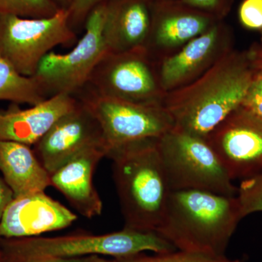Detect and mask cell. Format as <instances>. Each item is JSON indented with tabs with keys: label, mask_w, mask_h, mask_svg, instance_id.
<instances>
[{
	"label": "cell",
	"mask_w": 262,
	"mask_h": 262,
	"mask_svg": "<svg viewBox=\"0 0 262 262\" xmlns=\"http://www.w3.org/2000/svg\"><path fill=\"white\" fill-rule=\"evenodd\" d=\"M256 72L249 49H233L194 82L167 93L163 106L175 128L206 139L241 107Z\"/></svg>",
	"instance_id": "obj_1"
},
{
	"label": "cell",
	"mask_w": 262,
	"mask_h": 262,
	"mask_svg": "<svg viewBox=\"0 0 262 262\" xmlns=\"http://www.w3.org/2000/svg\"><path fill=\"white\" fill-rule=\"evenodd\" d=\"M241 220L236 196L173 190L155 232L179 251L223 256Z\"/></svg>",
	"instance_id": "obj_2"
},
{
	"label": "cell",
	"mask_w": 262,
	"mask_h": 262,
	"mask_svg": "<svg viewBox=\"0 0 262 262\" xmlns=\"http://www.w3.org/2000/svg\"><path fill=\"white\" fill-rule=\"evenodd\" d=\"M106 158L113 161L124 228L155 232L172 191L160 158L158 139L114 148Z\"/></svg>",
	"instance_id": "obj_3"
},
{
	"label": "cell",
	"mask_w": 262,
	"mask_h": 262,
	"mask_svg": "<svg viewBox=\"0 0 262 262\" xmlns=\"http://www.w3.org/2000/svg\"><path fill=\"white\" fill-rule=\"evenodd\" d=\"M0 242L2 258L10 261L89 256L120 258L145 251L163 253L177 250L154 231L143 232L127 228L103 234L76 233L53 237H0Z\"/></svg>",
	"instance_id": "obj_4"
},
{
	"label": "cell",
	"mask_w": 262,
	"mask_h": 262,
	"mask_svg": "<svg viewBox=\"0 0 262 262\" xmlns=\"http://www.w3.org/2000/svg\"><path fill=\"white\" fill-rule=\"evenodd\" d=\"M158 148L172 191L237 195L228 170L207 139L174 127L158 138Z\"/></svg>",
	"instance_id": "obj_5"
},
{
	"label": "cell",
	"mask_w": 262,
	"mask_h": 262,
	"mask_svg": "<svg viewBox=\"0 0 262 262\" xmlns=\"http://www.w3.org/2000/svg\"><path fill=\"white\" fill-rule=\"evenodd\" d=\"M77 39L65 8L47 18L0 13V56L24 76L33 77L52 49L72 46Z\"/></svg>",
	"instance_id": "obj_6"
},
{
	"label": "cell",
	"mask_w": 262,
	"mask_h": 262,
	"mask_svg": "<svg viewBox=\"0 0 262 262\" xmlns=\"http://www.w3.org/2000/svg\"><path fill=\"white\" fill-rule=\"evenodd\" d=\"M75 97L97 120L107 153L134 141L158 139L175 127L173 119L163 105L107 97L87 87Z\"/></svg>",
	"instance_id": "obj_7"
},
{
	"label": "cell",
	"mask_w": 262,
	"mask_h": 262,
	"mask_svg": "<svg viewBox=\"0 0 262 262\" xmlns=\"http://www.w3.org/2000/svg\"><path fill=\"white\" fill-rule=\"evenodd\" d=\"M104 3L90 13L83 36L68 53L50 52L38 66L35 77L48 98L59 94L75 96L89 83L98 62L107 52L103 37Z\"/></svg>",
	"instance_id": "obj_8"
},
{
	"label": "cell",
	"mask_w": 262,
	"mask_h": 262,
	"mask_svg": "<svg viewBox=\"0 0 262 262\" xmlns=\"http://www.w3.org/2000/svg\"><path fill=\"white\" fill-rule=\"evenodd\" d=\"M107 97L147 104L163 105L157 63L144 48L122 53L106 52L85 86Z\"/></svg>",
	"instance_id": "obj_9"
},
{
	"label": "cell",
	"mask_w": 262,
	"mask_h": 262,
	"mask_svg": "<svg viewBox=\"0 0 262 262\" xmlns=\"http://www.w3.org/2000/svg\"><path fill=\"white\" fill-rule=\"evenodd\" d=\"M232 180L262 172V118L239 107L207 137Z\"/></svg>",
	"instance_id": "obj_10"
},
{
	"label": "cell",
	"mask_w": 262,
	"mask_h": 262,
	"mask_svg": "<svg viewBox=\"0 0 262 262\" xmlns=\"http://www.w3.org/2000/svg\"><path fill=\"white\" fill-rule=\"evenodd\" d=\"M233 45L232 29L223 20L219 21L171 56L156 62L162 89L167 94L194 82L232 51Z\"/></svg>",
	"instance_id": "obj_11"
},
{
	"label": "cell",
	"mask_w": 262,
	"mask_h": 262,
	"mask_svg": "<svg viewBox=\"0 0 262 262\" xmlns=\"http://www.w3.org/2000/svg\"><path fill=\"white\" fill-rule=\"evenodd\" d=\"M98 145L105 146L101 127L78 100L77 106L60 117L33 150L51 174L81 151Z\"/></svg>",
	"instance_id": "obj_12"
},
{
	"label": "cell",
	"mask_w": 262,
	"mask_h": 262,
	"mask_svg": "<svg viewBox=\"0 0 262 262\" xmlns=\"http://www.w3.org/2000/svg\"><path fill=\"white\" fill-rule=\"evenodd\" d=\"M221 20L183 4L180 0H157L146 50L158 62Z\"/></svg>",
	"instance_id": "obj_13"
},
{
	"label": "cell",
	"mask_w": 262,
	"mask_h": 262,
	"mask_svg": "<svg viewBox=\"0 0 262 262\" xmlns=\"http://www.w3.org/2000/svg\"><path fill=\"white\" fill-rule=\"evenodd\" d=\"M77 220V215L45 192L14 198L0 220V237H37L67 228Z\"/></svg>",
	"instance_id": "obj_14"
},
{
	"label": "cell",
	"mask_w": 262,
	"mask_h": 262,
	"mask_svg": "<svg viewBox=\"0 0 262 262\" xmlns=\"http://www.w3.org/2000/svg\"><path fill=\"white\" fill-rule=\"evenodd\" d=\"M106 154L105 146H91L51 174L52 187L85 218H94L102 213L103 203L95 187L94 175L98 164Z\"/></svg>",
	"instance_id": "obj_15"
},
{
	"label": "cell",
	"mask_w": 262,
	"mask_h": 262,
	"mask_svg": "<svg viewBox=\"0 0 262 262\" xmlns=\"http://www.w3.org/2000/svg\"><path fill=\"white\" fill-rule=\"evenodd\" d=\"M157 0H106L103 34L108 52L146 49Z\"/></svg>",
	"instance_id": "obj_16"
},
{
	"label": "cell",
	"mask_w": 262,
	"mask_h": 262,
	"mask_svg": "<svg viewBox=\"0 0 262 262\" xmlns=\"http://www.w3.org/2000/svg\"><path fill=\"white\" fill-rule=\"evenodd\" d=\"M75 96L59 94L27 108L10 103L0 110V141H14L34 146L55 122L77 106Z\"/></svg>",
	"instance_id": "obj_17"
},
{
	"label": "cell",
	"mask_w": 262,
	"mask_h": 262,
	"mask_svg": "<svg viewBox=\"0 0 262 262\" xmlns=\"http://www.w3.org/2000/svg\"><path fill=\"white\" fill-rule=\"evenodd\" d=\"M0 172L14 198L44 192L51 186V174L34 150L20 143L0 141Z\"/></svg>",
	"instance_id": "obj_18"
},
{
	"label": "cell",
	"mask_w": 262,
	"mask_h": 262,
	"mask_svg": "<svg viewBox=\"0 0 262 262\" xmlns=\"http://www.w3.org/2000/svg\"><path fill=\"white\" fill-rule=\"evenodd\" d=\"M48 99L34 77L19 73L0 56V101L34 106Z\"/></svg>",
	"instance_id": "obj_19"
},
{
	"label": "cell",
	"mask_w": 262,
	"mask_h": 262,
	"mask_svg": "<svg viewBox=\"0 0 262 262\" xmlns=\"http://www.w3.org/2000/svg\"><path fill=\"white\" fill-rule=\"evenodd\" d=\"M60 9L53 0H0V13L24 18H47Z\"/></svg>",
	"instance_id": "obj_20"
},
{
	"label": "cell",
	"mask_w": 262,
	"mask_h": 262,
	"mask_svg": "<svg viewBox=\"0 0 262 262\" xmlns=\"http://www.w3.org/2000/svg\"><path fill=\"white\" fill-rule=\"evenodd\" d=\"M111 262H241L239 259H231L226 256L211 255L177 251L172 252L155 253L152 256L143 254L132 255L125 257L114 258Z\"/></svg>",
	"instance_id": "obj_21"
},
{
	"label": "cell",
	"mask_w": 262,
	"mask_h": 262,
	"mask_svg": "<svg viewBox=\"0 0 262 262\" xmlns=\"http://www.w3.org/2000/svg\"><path fill=\"white\" fill-rule=\"evenodd\" d=\"M236 196L243 219L251 213L262 212V172L242 180Z\"/></svg>",
	"instance_id": "obj_22"
},
{
	"label": "cell",
	"mask_w": 262,
	"mask_h": 262,
	"mask_svg": "<svg viewBox=\"0 0 262 262\" xmlns=\"http://www.w3.org/2000/svg\"><path fill=\"white\" fill-rule=\"evenodd\" d=\"M183 4L223 20L230 11L234 0H180Z\"/></svg>",
	"instance_id": "obj_23"
},
{
	"label": "cell",
	"mask_w": 262,
	"mask_h": 262,
	"mask_svg": "<svg viewBox=\"0 0 262 262\" xmlns=\"http://www.w3.org/2000/svg\"><path fill=\"white\" fill-rule=\"evenodd\" d=\"M239 21L245 28L262 32V0H244L239 7Z\"/></svg>",
	"instance_id": "obj_24"
},
{
	"label": "cell",
	"mask_w": 262,
	"mask_h": 262,
	"mask_svg": "<svg viewBox=\"0 0 262 262\" xmlns=\"http://www.w3.org/2000/svg\"><path fill=\"white\" fill-rule=\"evenodd\" d=\"M241 106L262 118L261 71H257L255 74Z\"/></svg>",
	"instance_id": "obj_25"
},
{
	"label": "cell",
	"mask_w": 262,
	"mask_h": 262,
	"mask_svg": "<svg viewBox=\"0 0 262 262\" xmlns=\"http://www.w3.org/2000/svg\"><path fill=\"white\" fill-rule=\"evenodd\" d=\"M106 0H72L69 11L70 13L71 27L74 30L80 26L84 25L90 13L98 5Z\"/></svg>",
	"instance_id": "obj_26"
},
{
	"label": "cell",
	"mask_w": 262,
	"mask_h": 262,
	"mask_svg": "<svg viewBox=\"0 0 262 262\" xmlns=\"http://www.w3.org/2000/svg\"><path fill=\"white\" fill-rule=\"evenodd\" d=\"M0 262H110L101 256H89L78 258H42V259L29 260V261H10L2 258Z\"/></svg>",
	"instance_id": "obj_27"
},
{
	"label": "cell",
	"mask_w": 262,
	"mask_h": 262,
	"mask_svg": "<svg viewBox=\"0 0 262 262\" xmlns=\"http://www.w3.org/2000/svg\"><path fill=\"white\" fill-rule=\"evenodd\" d=\"M13 193L5 183L4 179L0 177V220L4 213L5 208L13 201Z\"/></svg>",
	"instance_id": "obj_28"
},
{
	"label": "cell",
	"mask_w": 262,
	"mask_h": 262,
	"mask_svg": "<svg viewBox=\"0 0 262 262\" xmlns=\"http://www.w3.org/2000/svg\"><path fill=\"white\" fill-rule=\"evenodd\" d=\"M252 58L253 65L256 70L262 72V48L258 44H255L249 48Z\"/></svg>",
	"instance_id": "obj_29"
},
{
	"label": "cell",
	"mask_w": 262,
	"mask_h": 262,
	"mask_svg": "<svg viewBox=\"0 0 262 262\" xmlns=\"http://www.w3.org/2000/svg\"><path fill=\"white\" fill-rule=\"evenodd\" d=\"M53 1H54L60 8H65V9H69L71 3H72V0H53Z\"/></svg>",
	"instance_id": "obj_30"
},
{
	"label": "cell",
	"mask_w": 262,
	"mask_h": 262,
	"mask_svg": "<svg viewBox=\"0 0 262 262\" xmlns=\"http://www.w3.org/2000/svg\"><path fill=\"white\" fill-rule=\"evenodd\" d=\"M2 256H3V253H2L1 242H0V261H1Z\"/></svg>",
	"instance_id": "obj_31"
},
{
	"label": "cell",
	"mask_w": 262,
	"mask_h": 262,
	"mask_svg": "<svg viewBox=\"0 0 262 262\" xmlns=\"http://www.w3.org/2000/svg\"><path fill=\"white\" fill-rule=\"evenodd\" d=\"M258 46H260L262 48V32H261V42L258 43Z\"/></svg>",
	"instance_id": "obj_32"
},
{
	"label": "cell",
	"mask_w": 262,
	"mask_h": 262,
	"mask_svg": "<svg viewBox=\"0 0 262 262\" xmlns=\"http://www.w3.org/2000/svg\"><path fill=\"white\" fill-rule=\"evenodd\" d=\"M110 262H111V260H110Z\"/></svg>",
	"instance_id": "obj_33"
}]
</instances>
